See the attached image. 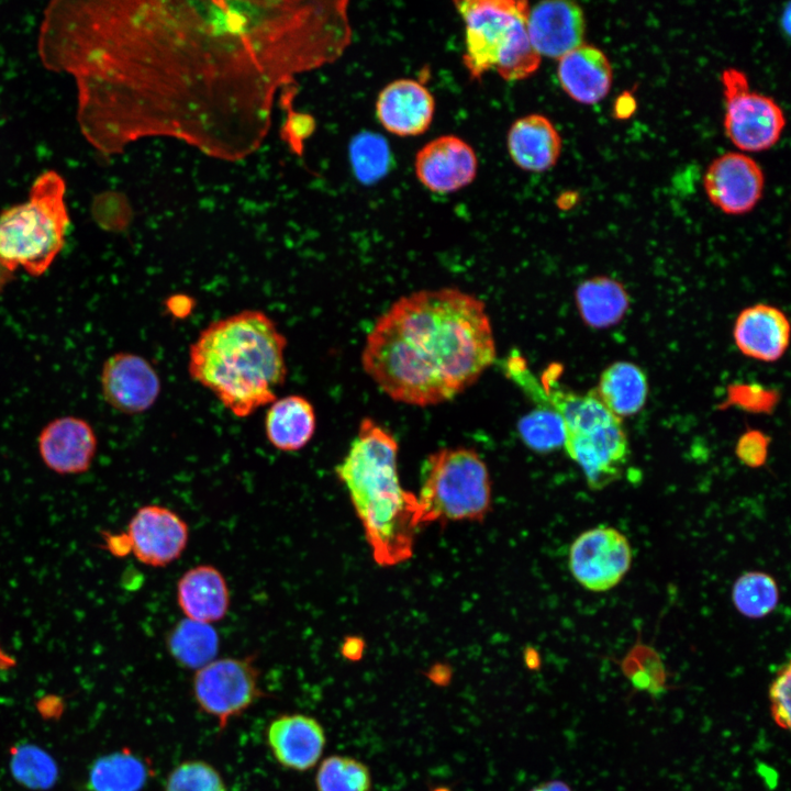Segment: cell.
Returning a JSON list of instances; mask_svg holds the SVG:
<instances>
[{
    "label": "cell",
    "mask_w": 791,
    "mask_h": 791,
    "mask_svg": "<svg viewBox=\"0 0 791 791\" xmlns=\"http://www.w3.org/2000/svg\"><path fill=\"white\" fill-rule=\"evenodd\" d=\"M416 499L420 525L482 521L491 509L488 468L474 449H439L423 464Z\"/></svg>",
    "instance_id": "obj_7"
},
{
    "label": "cell",
    "mask_w": 791,
    "mask_h": 791,
    "mask_svg": "<svg viewBox=\"0 0 791 791\" xmlns=\"http://www.w3.org/2000/svg\"><path fill=\"white\" fill-rule=\"evenodd\" d=\"M11 770L15 779L33 789H46L57 776L53 759L42 749L25 745L12 751Z\"/></svg>",
    "instance_id": "obj_33"
},
{
    "label": "cell",
    "mask_w": 791,
    "mask_h": 791,
    "mask_svg": "<svg viewBox=\"0 0 791 791\" xmlns=\"http://www.w3.org/2000/svg\"><path fill=\"white\" fill-rule=\"evenodd\" d=\"M703 186L709 200L726 214L751 211L760 200L765 177L753 158L742 153H726L708 167Z\"/></svg>",
    "instance_id": "obj_13"
},
{
    "label": "cell",
    "mask_w": 791,
    "mask_h": 791,
    "mask_svg": "<svg viewBox=\"0 0 791 791\" xmlns=\"http://www.w3.org/2000/svg\"><path fill=\"white\" fill-rule=\"evenodd\" d=\"M314 129L315 121L311 115L289 111L281 132L283 140L288 142L291 149L297 154H301L303 142L313 133Z\"/></svg>",
    "instance_id": "obj_37"
},
{
    "label": "cell",
    "mask_w": 791,
    "mask_h": 791,
    "mask_svg": "<svg viewBox=\"0 0 791 791\" xmlns=\"http://www.w3.org/2000/svg\"><path fill=\"white\" fill-rule=\"evenodd\" d=\"M101 390L109 405L124 414L151 409L160 392V379L144 357L120 352L110 356L101 371Z\"/></svg>",
    "instance_id": "obj_14"
},
{
    "label": "cell",
    "mask_w": 791,
    "mask_h": 791,
    "mask_svg": "<svg viewBox=\"0 0 791 791\" xmlns=\"http://www.w3.org/2000/svg\"><path fill=\"white\" fill-rule=\"evenodd\" d=\"M192 694L199 709L212 716L221 731L266 697L254 656L214 659L196 670Z\"/></svg>",
    "instance_id": "obj_10"
},
{
    "label": "cell",
    "mask_w": 791,
    "mask_h": 791,
    "mask_svg": "<svg viewBox=\"0 0 791 791\" xmlns=\"http://www.w3.org/2000/svg\"><path fill=\"white\" fill-rule=\"evenodd\" d=\"M365 643L356 636L346 637L342 644V655L348 660H359L363 656Z\"/></svg>",
    "instance_id": "obj_38"
},
{
    "label": "cell",
    "mask_w": 791,
    "mask_h": 791,
    "mask_svg": "<svg viewBox=\"0 0 791 791\" xmlns=\"http://www.w3.org/2000/svg\"><path fill=\"white\" fill-rule=\"evenodd\" d=\"M151 775L148 764L131 750L123 749L100 757L89 771L91 791H141Z\"/></svg>",
    "instance_id": "obj_27"
},
{
    "label": "cell",
    "mask_w": 791,
    "mask_h": 791,
    "mask_svg": "<svg viewBox=\"0 0 791 791\" xmlns=\"http://www.w3.org/2000/svg\"><path fill=\"white\" fill-rule=\"evenodd\" d=\"M317 791H370L368 767L352 757L332 755L320 764L315 775Z\"/></svg>",
    "instance_id": "obj_30"
},
{
    "label": "cell",
    "mask_w": 791,
    "mask_h": 791,
    "mask_svg": "<svg viewBox=\"0 0 791 791\" xmlns=\"http://www.w3.org/2000/svg\"><path fill=\"white\" fill-rule=\"evenodd\" d=\"M315 427L314 408L299 394L276 399L266 413V436L275 448L282 452L302 449L313 437Z\"/></svg>",
    "instance_id": "obj_24"
},
{
    "label": "cell",
    "mask_w": 791,
    "mask_h": 791,
    "mask_svg": "<svg viewBox=\"0 0 791 791\" xmlns=\"http://www.w3.org/2000/svg\"><path fill=\"white\" fill-rule=\"evenodd\" d=\"M14 278L13 272L7 270L1 264H0V294L2 293L5 286Z\"/></svg>",
    "instance_id": "obj_41"
},
{
    "label": "cell",
    "mask_w": 791,
    "mask_h": 791,
    "mask_svg": "<svg viewBox=\"0 0 791 791\" xmlns=\"http://www.w3.org/2000/svg\"><path fill=\"white\" fill-rule=\"evenodd\" d=\"M530 791H572L571 788L564 781L550 780L542 782L535 786Z\"/></svg>",
    "instance_id": "obj_39"
},
{
    "label": "cell",
    "mask_w": 791,
    "mask_h": 791,
    "mask_svg": "<svg viewBox=\"0 0 791 791\" xmlns=\"http://www.w3.org/2000/svg\"><path fill=\"white\" fill-rule=\"evenodd\" d=\"M494 358L483 303L446 288L398 300L369 332L361 364L389 397L424 406L471 386Z\"/></svg>",
    "instance_id": "obj_2"
},
{
    "label": "cell",
    "mask_w": 791,
    "mask_h": 791,
    "mask_svg": "<svg viewBox=\"0 0 791 791\" xmlns=\"http://www.w3.org/2000/svg\"><path fill=\"white\" fill-rule=\"evenodd\" d=\"M415 175L430 191L450 193L470 185L477 176L474 148L456 135H442L426 143L415 155Z\"/></svg>",
    "instance_id": "obj_15"
},
{
    "label": "cell",
    "mask_w": 791,
    "mask_h": 791,
    "mask_svg": "<svg viewBox=\"0 0 791 791\" xmlns=\"http://www.w3.org/2000/svg\"><path fill=\"white\" fill-rule=\"evenodd\" d=\"M349 157L356 178L363 183H374L387 175L391 153L386 140L372 132L358 134L349 146Z\"/></svg>",
    "instance_id": "obj_31"
},
{
    "label": "cell",
    "mask_w": 791,
    "mask_h": 791,
    "mask_svg": "<svg viewBox=\"0 0 791 791\" xmlns=\"http://www.w3.org/2000/svg\"><path fill=\"white\" fill-rule=\"evenodd\" d=\"M557 77L571 99L591 105L610 92L613 69L600 48L583 43L558 59Z\"/></svg>",
    "instance_id": "obj_20"
},
{
    "label": "cell",
    "mask_w": 791,
    "mask_h": 791,
    "mask_svg": "<svg viewBox=\"0 0 791 791\" xmlns=\"http://www.w3.org/2000/svg\"><path fill=\"white\" fill-rule=\"evenodd\" d=\"M734 339L747 357L775 361L786 352L790 339V323L776 307L756 304L743 310L736 319Z\"/></svg>",
    "instance_id": "obj_21"
},
{
    "label": "cell",
    "mask_w": 791,
    "mask_h": 791,
    "mask_svg": "<svg viewBox=\"0 0 791 791\" xmlns=\"http://www.w3.org/2000/svg\"><path fill=\"white\" fill-rule=\"evenodd\" d=\"M732 602L742 615L749 619H761L777 608L779 587L769 573L747 571L734 582Z\"/></svg>",
    "instance_id": "obj_29"
},
{
    "label": "cell",
    "mask_w": 791,
    "mask_h": 791,
    "mask_svg": "<svg viewBox=\"0 0 791 791\" xmlns=\"http://www.w3.org/2000/svg\"><path fill=\"white\" fill-rule=\"evenodd\" d=\"M594 391L604 405L621 419L636 414L644 406L648 383L638 366L617 361L602 372Z\"/></svg>",
    "instance_id": "obj_25"
},
{
    "label": "cell",
    "mask_w": 791,
    "mask_h": 791,
    "mask_svg": "<svg viewBox=\"0 0 791 791\" xmlns=\"http://www.w3.org/2000/svg\"><path fill=\"white\" fill-rule=\"evenodd\" d=\"M15 665V658L10 655L0 644V670H9Z\"/></svg>",
    "instance_id": "obj_40"
},
{
    "label": "cell",
    "mask_w": 791,
    "mask_h": 791,
    "mask_svg": "<svg viewBox=\"0 0 791 791\" xmlns=\"http://www.w3.org/2000/svg\"><path fill=\"white\" fill-rule=\"evenodd\" d=\"M287 339L260 310L209 324L189 349L191 378L235 416L246 417L277 399L286 381Z\"/></svg>",
    "instance_id": "obj_3"
},
{
    "label": "cell",
    "mask_w": 791,
    "mask_h": 791,
    "mask_svg": "<svg viewBox=\"0 0 791 791\" xmlns=\"http://www.w3.org/2000/svg\"><path fill=\"white\" fill-rule=\"evenodd\" d=\"M790 664L778 670L769 688L770 711L775 723L784 729L790 728Z\"/></svg>",
    "instance_id": "obj_35"
},
{
    "label": "cell",
    "mask_w": 791,
    "mask_h": 791,
    "mask_svg": "<svg viewBox=\"0 0 791 791\" xmlns=\"http://www.w3.org/2000/svg\"><path fill=\"white\" fill-rule=\"evenodd\" d=\"M526 29L530 41L541 57L559 59L583 44L586 18L576 2L542 1L530 7Z\"/></svg>",
    "instance_id": "obj_17"
},
{
    "label": "cell",
    "mask_w": 791,
    "mask_h": 791,
    "mask_svg": "<svg viewBox=\"0 0 791 791\" xmlns=\"http://www.w3.org/2000/svg\"><path fill=\"white\" fill-rule=\"evenodd\" d=\"M435 100L420 81L401 78L389 82L376 101L377 119L382 127L397 136H416L431 126Z\"/></svg>",
    "instance_id": "obj_18"
},
{
    "label": "cell",
    "mask_w": 791,
    "mask_h": 791,
    "mask_svg": "<svg viewBox=\"0 0 791 791\" xmlns=\"http://www.w3.org/2000/svg\"><path fill=\"white\" fill-rule=\"evenodd\" d=\"M769 442L759 431L746 432L737 442L736 456L745 466L759 468L766 464Z\"/></svg>",
    "instance_id": "obj_36"
},
{
    "label": "cell",
    "mask_w": 791,
    "mask_h": 791,
    "mask_svg": "<svg viewBox=\"0 0 791 791\" xmlns=\"http://www.w3.org/2000/svg\"><path fill=\"white\" fill-rule=\"evenodd\" d=\"M523 443L537 453H549L564 446L565 428L560 415L550 406L524 415L517 424Z\"/></svg>",
    "instance_id": "obj_32"
},
{
    "label": "cell",
    "mask_w": 791,
    "mask_h": 791,
    "mask_svg": "<svg viewBox=\"0 0 791 791\" xmlns=\"http://www.w3.org/2000/svg\"><path fill=\"white\" fill-rule=\"evenodd\" d=\"M44 465L57 475H80L94 459L98 439L92 426L77 416H63L47 423L37 439Z\"/></svg>",
    "instance_id": "obj_16"
},
{
    "label": "cell",
    "mask_w": 791,
    "mask_h": 791,
    "mask_svg": "<svg viewBox=\"0 0 791 791\" xmlns=\"http://www.w3.org/2000/svg\"><path fill=\"white\" fill-rule=\"evenodd\" d=\"M397 460L398 443L393 435L366 417L335 469L349 493L376 562L386 567L411 558L420 526L416 495L402 488Z\"/></svg>",
    "instance_id": "obj_4"
},
{
    "label": "cell",
    "mask_w": 791,
    "mask_h": 791,
    "mask_svg": "<svg viewBox=\"0 0 791 791\" xmlns=\"http://www.w3.org/2000/svg\"><path fill=\"white\" fill-rule=\"evenodd\" d=\"M725 98L724 130L739 149L761 152L772 147L780 138L786 116L770 97L751 91L744 71L727 68L722 73Z\"/></svg>",
    "instance_id": "obj_9"
},
{
    "label": "cell",
    "mask_w": 791,
    "mask_h": 791,
    "mask_svg": "<svg viewBox=\"0 0 791 791\" xmlns=\"http://www.w3.org/2000/svg\"><path fill=\"white\" fill-rule=\"evenodd\" d=\"M547 398L562 420L564 447L583 470L589 488L601 490L617 480L630 454L622 420L594 390L580 394L550 388Z\"/></svg>",
    "instance_id": "obj_6"
},
{
    "label": "cell",
    "mask_w": 791,
    "mask_h": 791,
    "mask_svg": "<svg viewBox=\"0 0 791 791\" xmlns=\"http://www.w3.org/2000/svg\"><path fill=\"white\" fill-rule=\"evenodd\" d=\"M164 791H227L221 773L204 760H186L169 772Z\"/></svg>",
    "instance_id": "obj_34"
},
{
    "label": "cell",
    "mask_w": 791,
    "mask_h": 791,
    "mask_svg": "<svg viewBox=\"0 0 791 791\" xmlns=\"http://www.w3.org/2000/svg\"><path fill=\"white\" fill-rule=\"evenodd\" d=\"M627 537L612 526L600 525L582 532L569 548L568 564L575 580L592 592L616 587L632 565Z\"/></svg>",
    "instance_id": "obj_11"
},
{
    "label": "cell",
    "mask_w": 791,
    "mask_h": 791,
    "mask_svg": "<svg viewBox=\"0 0 791 791\" xmlns=\"http://www.w3.org/2000/svg\"><path fill=\"white\" fill-rule=\"evenodd\" d=\"M577 301L582 317L593 326L615 323L627 305L623 288L617 282L604 278L583 282L577 290Z\"/></svg>",
    "instance_id": "obj_28"
},
{
    "label": "cell",
    "mask_w": 791,
    "mask_h": 791,
    "mask_svg": "<svg viewBox=\"0 0 791 791\" xmlns=\"http://www.w3.org/2000/svg\"><path fill=\"white\" fill-rule=\"evenodd\" d=\"M177 601L187 619L210 624L226 615L230 593L223 575L215 567L200 565L179 579Z\"/></svg>",
    "instance_id": "obj_23"
},
{
    "label": "cell",
    "mask_w": 791,
    "mask_h": 791,
    "mask_svg": "<svg viewBox=\"0 0 791 791\" xmlns=\"http://www.w3.org/2000/svg\"><path fill=\"white\" fill-rule=\"evenodd\" d=\"M562 141L552 121L539 113L515 120L506 135L512 161L521 169L543 172L559 159Z\"/></svg>",
    "instance_id": "obj_22"
},
{
    "label": "cell",
    "mask_w": 791,
    "mask_h": 791,
    "mask_svg": "<svg viewBox=\"0 0 791 791\" xmlns=\"http://www.w3.org/2000/svg\"><path fill=\"white\" fill-rule=\"evenodd\" d=\"M166 645L177 664L198 670L216 659L220 639L212 625L186 617L168 633Z\"/></svg>",
    "instance_id": "obj_26"
},
{
    "label": "cell",
    "mask_w": 791,
    "mask_h": 791,
    "mask_svg": "<svg viewBox=\"0 0 791 791\" xmlns=\"http://www.w3.org/2000/svg\"><path fill=\"white\" fill-rule=\"evenodd\" d=\"M65 192L64 178L47 170L33 182L27 201L0 213V264L7 270L40 277L54 263L70 222Z\"/></svg>",
    "instance_id": "obj_5"
},
{
    "label": "cell",
    "mask_w": 791,
    "mask_h": 791,
    "mask_svg": "<svg viewBox=\"0 0 791 791\" xmlns=\"http://www.w3.org/2000/svg\"><path fill=\"white\" fill-rule=\"evenodd\" d=\"M123 533L130 554L151 567H165L178 559L189 538L187 523L170 509L156 504L140 508Z\"/></svg>",
    "instance_id": "obj_12"
},
{
    "label": "cell",
    "mask_w": 791,
    "mask_h": 791,
    "mask_svg": "<svg viewBox=\"0 0 791 791\" xmlns=\"http://www.w3.org/2000/svg\"><path fill=\"white\" fill-rule=\"evenodd\" d=\"M465 26L463 64L472 80L495 69L504 55L527 35L530 3L525 0L454 2Z\"/></svg>",
    "instance_id": "obj_8"
},
{
    "label": "cell",
    "mask_w": 791,
    "mask_h": 791,
    "mask_svg": "<svg viewBox=\"0 0 791 791\" xmlns=\"http://www.w3.org/2000/svg\"><path fill=\"white\" fill-rule=\"evenodd\" d=\"M267 743L279 765L307 771L319 762L326 736L316 718L301 713L282 714L270 722Z\"/></svg>",
    "instance_id": "obj_19"
},
{
    "label": "cell",
    "mask_w": 791,
    "mask_h": 791,
    "mask_svg": "<svg viewBox=\"0 0 791 791\" xmlns=\"http://www.w3.org/2000/svg\"><path fill=\"white\" fill-rule=\"evenodd\" d=\"M101 73L132 138L176 136L230 159L265 133L282 55L259 1L124 2Z\"/></svg>",
    "instance_id": "obj_1"
}]
</instances>
